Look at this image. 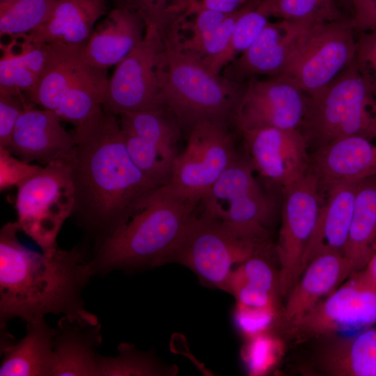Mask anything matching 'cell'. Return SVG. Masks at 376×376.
Wrapping results in <instances>:
<instances>
[{
  "instance_id": "cell-1",
  "label": "cell",
  "mask_w": 376,
  "mask_h": 376,
  "mask_svg": "<svg viewBox=\"0 0 376 376\" xmlns=\"http://www.w3.org/2000/svg\"><path fill=\"white\" fill-rule=\"evenodd\" d=\"M72 134L75 144L68 163L75 200L70 217L93 252L160 186L132 160L116 115L102 108Z\"/></svg>"
},
{
  "instance_id": "cell-2",
  "label": "cell",
  "mask_w": 376,
  "mask_h": 376,
  "mask_svg": "<svg viewBox=\"0 0 376 376\" xmlns=\"http://www.w3.org/2000/svg\"><path fill=\"white\" fill-rule=\"evenodd\" d=\"M17 221L0 230V329L20 318L29 323L54 315H86L84 289L93 276L84 244L52 255L33 251L17 238Z\"/></svg>"
},
{
  "instance_id": "cell-3",
  "label": "cell",
  "mask_w": 376,
  "mask_h": 376,
  "mask_svg": "<svg viewBox=\"0 0 376 376\" xmlns=\"http://www.w3.org/2000/svg\"><path fill=\"white\" fill-rule=\"evenodd\" d=\"M201 199L170 185L157 187L121 228L92 252L93 275L167 263Z\"/></svg>"
},
{
  "instance_id": "cell-4",
  "label": "cell",
  "mask_w": 376,
  "mask_h": 376,
  "mask_svg": "<svg viewBox=\"0 0 376 376\" xmlns=\"http://www.w3.org/2000/svg\"><path fill=\"white\" fill-rule=\"evenodd\" d=\"M164 40L159 71L162 106L181 127L189 130L203 121L234 123L247 81L211 73L201 61L179 47L171 29L164 33Z\"/></svg>"
},
{
  "instance_id": "cell-5",
  "label": "cell",
  "mask_w": 376,
  "mask_h": 376,
  "mask_svg": "<svg viewBox=\"0 0 376 376\" xmlns=\"http://www.w3.org/2000/svg\"><path fill=\"white\" fill-rule=\"evenodd\" d=\"M47 45L45 69L35 88L28 93L29 98L78 127L102 107L109 81L107 70L86 60V43Z\"/></svg>"
},
{
  "instance_id": "cell-6",
  "label": "cell",
  "mask_w": 376,
  "mask_h": 376,
  "mask_svg": "<svg viewBox=\"0 0 376 376\" xmlns=\"http://www.w3.org/2000/svg\"><path fill=\"white\" fill-rule=\"evenodd\" d=\"M299 130L315 149L338 138L376 141V97L354 61L318 95L309 97Z\"/></svg>"
},
{
  "instance_id": "cell-7",
  "label": "cell",
  "mask_w": 376,
  "mask_h": 376,
  "mask_svg": "<svg viewBox=\"0 0 376 376\" xmlns=\"http://www.w3.org/2000/svg\"><path fill=\"white\" fill-rule=\"evenodd\" d=\"M260 245L198 205L167 263H180L191 269L203 285L225 291L233 266L248 259Z\"/></svg>"
},
{
  "instance_id": "cell-8",
  "label": "cell",
  "mask_w": 376,
  "mask_h": 376,
  "mask_svg": "<svg viewBox=\"0 0 376 376\" xmlns=\"http://www.w3.org/2000/svg\"><path fill=\"white\" fill-rule=\"evenodd\" d=\"M17 187L16 221L20 231L31 238L42 253L52 255L58 248L57 236L74 207L70 166L54 162L39 166Z\"/></svg>"
},
{
  "instance_id": "cell-9",
  "label": "cell",
  "mask_w": 376,
  "mask_h": 376,
  "mask_svg": "<svg viewBox=\"0 0 376 376\" xmlns=\"http://www.w3.org/2000/svg\"><path fill=\"white\" fill-rule=\"evenodd\" d=\"M254 172L247 157L237 154L203 197L200 207L245 238L262 244L270 242L269 225L274 205L260 188Z\"/></svg>"
},
{
  "instance_id": "cell-10",
  "label": "cell",
  "mask_w": 376,
  "mask_h": 376,
  "mask_svg": "<svg viewBox=\"0 0 376 376\" xmlns=\"http://www.w3.org/2000/svg\"><path fill=\"white\" fill-rule=\"evenodd\" d=\"M355 31L352 17L311 24L279 76L294 83L309 97L318 95L354 61Z\"/></svg>"
},
{
  "instance_id": "cell-11",
  "label": "cell",
  "mask_w": 376,
  "mask_h": 376,
  "mask_svg": "<svg viewBox=\"0 0 376 376\" xmlns=\"http://www.w3.org/2000/svg\"><path fill=\"white\" fill-rule=\"evenodd\" d=\"M164 35L148 26L143 40L116 67L109 79L104 110L116 116L162 107L159 71Z\"/></svg>"
},
{
  "instance_id": "cell-12",
  "label": "cell",
  "mask_w": 376,
  "mask_h": 376,
  "mask_svg": "<svg viewBox=\"0 0 376 376\" xmlns=\"http://www.w3.org/2000/svg\"><path fill=\"white\" fill-rule=\"evenodd\" d=\"M376 326V288L362 270L350 275L288 330L297 340L354 334Z\"/></svg>"
},
{
  "instance_id": "cell-13",
  "label": "cell",
  "mask_w": 376,
  "mask_h": 376,
  "mask_svg": "<svg viewBox=\"0 0 376 376\" xmlns=\"http://www.w3.org/2000/svg\"><path fill=\"white\" fill-rule=\"evenodd\" d=\"M281 191V225L275 248L280 295L286 297L302 273L304 254L315 227L323 194L309 171Z\"/></svg>"
},
{
  "instance_id": "cell-14",
  "label": "cell",
  "mask_w": 376,
  "mask_h": 376,
  "mask_svg": "<svg viewBox=\"0 0 376 376\" xmlns=\"http://www.w3.org/2000/svg\"><path fill=\"white\" fill-rule=\"evenodd\" d=\"M228 126L211 121L193 126L185 148L175 159L169 185L203 198L237 155Z\"/></svg>"
},
{
  "instance_id": "cell-15",
  "label": "cell",
  "mask_w": 376,
  "mask_h": 376,
  "mask_svg": "<svg viewBox=\"0 0 376 376\" xmlns=\"http://www.w3.org/2000/svg\"><path fill=\"white\" fill-rule=\"evenodd\" d=\"M246 157L254 171L281 189L308 171V144L299 129L264 127L240 130Z\"/></svg>"
},
{
  "instance_id": "cell-16",
  "label": "cell",
  "mask_w": 376,
  "mask_h": 376,
  "mask_svg": "<svg viewBox=\"0 0 376 376\" xmlns=\"http://www.w3.org/2000/svg\"><path fill=\"white\" fill-rule=\"evenodd\" d=\"M308 95L281 76L247 81L234 124L238 130L264 127L299 129L305 118Z\"/></svg>"
},
{
  "instance_id": "cell-17",
  "label": "cell",
  "mask_w": 376,
  "mask_h": 376,
  "mask_svg": "<svg viewBox=\"0 0 376 376\" xmlns=\"http://www.w3.org/2000/svg\"><path fill=\"white\" fill-rule=\"evenodd\" d=\"M311 24L285 19L269 21L251 46L223 69L222 76L243 83L258 75H281Z\"/></svg>"
},
{
  "instance_id": "cell-18",
  "label": "cell",
  "mask_w": 376,
  "mask_h": 376,
  "mask_svg": "<svg viewBox=\"0 0 376 376\" xmlns=\"http://www.w3.org/2000/svg\"><path fill=\"white\" fill-rule=\"evenodd\" d=\"M61 121L51 110L28 106L20 114L5 149L29 164H68L75 142L73 134L66 131Z\"/></svg>"
},
{
  "instance_id": "cell-19",
  "label": "cell",
  "mask_w": 376,
  "mask_h": 376,
  "mask_svg": "<svg viewBox=\"0 0 376 376\" xmlns=\"http://www.w3.org/2000/svg\"><path fill=\"white\" fill-rule=\"evenodd\" d=\"M309 171L321 191L376 175V143L360 136L334 139L310 155Z\"/></svg>"
},
{
  "instance_id": "cell-20",
  "label": "cell",
  "mask_w": 376,
  "mask_h": 376,
  "mask_svg": "<svg viewBox=\"0 0 376 376\" xmlns=\"http://www.w3.org/2000/svg\"><path fill=\"white\" fill-rule=\"evenodd\" d=\"M102 342L101 324L96 315H64L54 338L53 376H97Z\"/></svg>"
},
{
  "instance_id": "cell-21",
  "label": "cell",
  "mask_w": 376,
  "mask_h": 376,
  "mask_svg": "<svg viewBox=\"0 0 376 376\" xmlns=\"http://www.w3.org/2000/svg\"><path fill=\"white\" fill-rule=\"evenodd\" d=\"M359 182L331 187L323 191L315 229L302 260V272L315 257L324 253L344 256Z\"/></svg>"
},
{
  "instance_id": "cell-22",
  "label": "cell",
  "mask_w": 376,
  "mask_h": 376,
  "mask_svg": "<svg viewBox=\"0 0 376 376\" xmlns=\"http://www.w3.org/2000/svg\"><path fill=\"white\" fill-rule=\"evenodd\" d=\"M347 277L346 261L340 254H322L308 263L280 313L287 331Z\"/></svg>"
},
{
  "instance_id": "cell-23",
  "label": "cell",
  "mask_w": 376,
  "mask_h": 376,
  "mask_svg": "<svg viewBox=\"0 0 376 376\" xmlns=\"http://www.w3.org/2000/svg\"><path fill=\"white\" fill-rule=\"evenodd\" d=\"M146 29L138 13L115 7L93 30L85 45L86 60L101 69L116 66L143 40Z\"/></svg>"
},
{
  "instance_id": "cell-24",
  "label": "cell",
  "mask_w": 376,
  "mask_h": 376,
  "mask_svg": "<svg viewBox=\"0 0 376 376\" xmlns=\"http://www.w3.org/2000/svg\"><path fill=\"white\" fill-rule=\"evenodd\" d=\"M107 0H57L49 18L28 34L34 44L86 43L96 22L107 11Z\"/></svg>"
},
{
  "instance_id": "cell-25",
  "label": "cell",
  "mask_w": 376,
  "mask_h": 376,
  "mask_svg": "<svg viewBox=\"0 0 376 376\" xmlns=\"http://www.w3.org/2000/svg\"><path fill=\"white\" fill-rule=\"evenodd\" d=\"M26 325V333L19 341L1 349V376H53L55 368L54 338L56 328L45 317Z\"/></svg>"
},
{
  "instance_id": "cell-26",
  "label": "cell",
  "mask_w": 376,
  "mask_h": 376,
  "mask_svg": "<svg viewBox=\"0 0 376 376\" xmlns=\"http://www.w3.org/2000/svg\"><path fill=\"white\" fill-rule=\"evenodd\" d=\"M319 352L320 372L332 376H376V326L348 336H331Z\"/></svg>"
},
{
  "instance_id": "cell-27",
  "label": "cell",
  "mask_w": 376,
  "mask_h": 376,
  "mask_svg": "<svg viewBox=\"0 0 376 376\" xmlns=\"http://www.w3.org/2000/svg\"><path fill=\"white\" fill-rule=\"evenodd\" d=\"M0 95L30 93L38 84L48 56L47 44H34L22 36L1 42Z\"/></svg>"
},
{
  "instance_id": "cell-28",
  "label": "cell",
  "mask_w": 376,
  "mask_h": 376,
  "mask_svg": "<svg viewBox=\"0 0 376 376\" xmlns=\"http://www.w3.org/2000/svg\"><path fill=\"white\" fill-rule=\"evenodd\" d=\"M376 241V175L361 180L357 188L351 225L344 251L348 276L363 269Z\"/></svg>"
},
{
  "instance_id": "cell-29",
  "label": "cell",
  "mask_w": 376,
  "mask_h": 376,
  "mask_svg": "<svg viewBox=\"0 0 376 376\" xmlns=\"http://www.w3.org/2000/svg\"><path fill=\"white\" fill-rule=\"evenodd\" d=\"M118 116L122 130L141 137L174 164L181 127L167 108L123 113Z\"/></svg>"
},
{
  "instance_id": "cell-30",
  "label": "cell",
  "mask_w": 376,
  "mask_h": 376,
  "mask_svg": "<svg viewBox=\"0 0 376 376\" xmlns=\"http://www.w3.org/2000/svg\"><path fill=\"white\" fill-rule=\"evenodd\" d=\"M341 1L261 0L257 8L269 18L312 24L327 23L350 17L345 14Z\"/></svg>"
},
{
  "instance_id": "cell-31",
  "label": "cell",
  "mask_w": 376,
  "mask_h": 376,
  "mask_svg": "<svg viewBox=\"0 0 376 376\" xmlns=\"http://www.w3.org/2000/svg\"><path fill=\"white\" fill-rule=\"evenodd\" d=\"M115 357L100 355L97 376H160L176 373L175 368L163 365L151 352L137 350L128 343L118 346Z\"/></svg>"
},
{
  "instance_id": "cell-32",
  "label": "cell",
  "mask_w": 376,
  "mask_h": 376,
  "mask_svg": "<svg viewBox=\"0 0 376 376\" xmlns=\"http://www.w3.org/2000/svg\"><path fill=\"white\" fill-rule=\"evenodd\" d=\"M57 0L0 1V35H26L50 16Z\"/></svg>"
},
{
  "instance_id": "cell-33",
  "label": "cell",
  "mask_w": 376,
  "mask_h": 376,
  "mask_svg": "<svg viewBox=\"0 0 376 376\" xmlns=\"http://www.w3.org/2000/svg\"><path fill=\"white\" fill-rule=\"evenodd\" d=\"M272 249L270 242L259 246L248 259L233 269L225 291L230 293L237 287L247 285L280 295L279 272L268 257Z\"/></svg>"
},
{
  "instance_id": "cell-34",
  "label": "cell",
  "mask_w": 376,
  "mask_h": 376,
  "mask_svg": "<svg viewBox=\"0 0 376 376\" xmlns=\"http://www.w3.org/2000/svg\"><path fill=\"white\" fill-rule=\"evenodd\" d=\"M258 4L230 13L219 25L197 34L180 36L175 24L171 27V29L179 47L204 64L219 55L225 49L239 17L248 9Z\"/></svg>"
},
{
  "instance_id": "cell-35",
  "label": "cell",
  "mask_w": 376,
  "mask_h": 376,
  "mask_svg": "<svg viewBox=\"0 0 376 376\" xmlns=\"http://www.w3.org/2000/svg\"><path fill=\"white\" fill-rule=\"evenodd\" d=\"M257 6L250 8L239 17L225 49L203 64L211 73L220 75L228 63L251 46L269 21V17L258 10Z\"/></svg>"
},
{
  "instance_id": "cell-36",
  "label": "cell",
  "mask_w": 376,
  "mask_h": 376,
  "mask_svg": "<svg viewBox=\"0 0 376 376\" xmlns=\"http://www.w3.org/2000/svg\"><path fill=\"white\" fill-rule=\"evenodd\" d=\"M116 8L138 13L146 26L158 29L164 34L185 14L191 0H112Z\"/></svg>"
},
{
  "instance_id": "cell-37",
  "label": "cell",
  "mask_w": 376,
  "mask_h": 376,
  "mask_svg": "<svg viewBox=\"0 0 376 376\" xmlns=\"http://www.w3.org/2000/svg\"><path fill=\"white\" fill-rule=\"evenodd\" d=\"M283 352V341L269 331L249 338L243 357L250 375H262L278 363Z\"/></svg>"
},
{
  "instance_id": "cell-38",
  "label": "cell",
  "mask_w": 376,
  "mask_h": 376,
  "mask_svg": "<svg viewBox=\"0 0 376 376\" xmlns=\"http://www.w3.org/2000/svg\"><path fill=\"white\" fill-rule=\"evenodd\" d=\"M279 315L278 308H251L237 304L234 319L237 329L249 339L269 332Z\"/></svg>"
},
{
  "instance_id": "cell-39",
  "label": "cell",
  "mask_w": 376,
  "mask_h": 376,
  "mask_svg": "<svg viewBox=\"0 0 376 376\" xmlns=\"http://www.w3.org/2000/svg\"><path fill=\"white\" fill-rule=\"evenodd\" d=\"M355 63L364 83L376 97V29L359 31Z\"/></svg>"
},
{
  "instance_id": "cell-40",
  "label": "cell",
  "mask_w": 376,
  "mask_h": 376,
  "mask_svg": "<svg viewBox=\"0 0 376 376\" xmlns=\"http://www.w3.org/2000/svg\"><path fill=\"white\" fill-rule=\"evenodd\" d=\"M28 106L22 95H0V147H7L20 114Z\"/></svg>"
},
{
  "instance_id": "cell-41",
  "label": "cell",
  "mask_w": 376,
  "mask_h": 376,
  "mask_svg": "<svg viewBox=\"0 0 376 376\" xmlns=\"http://www.w3.org/2000/svg\"><path fill=\"white\" fill-rule=\"evenodd\" d=\"M1 188L15 185L36 171L39 166L15 159L6 149L0 147Z\"/></svg>"
},
{
  "instance_id": "cell-42",
  "label": "cell",
  "mask_w": 376,
  "mask_h": 376,
  "mask_svg": "<svg viewBox=\"0 0 376 376\" xmlns=\"http://www.w3.org/2000/svg\"><path fill=\"white\" fill-rule=\"evenodd\" d=\"M261 0H191L190 5L183 17L191 15L199 10H212L224 13H232Z\"/></svg>"
},
{
  "instance_id": "cell-43",
  "label": "cell",
  "mask_w": 376,
  "mask_h": 376,
  "mask_svg": "<svg viewBox=\"0 0 376 376\" xmlns=\"http://www.w3.org/2000/svg\"><path fill=\"white\" fill-rule=\"evenodd\" d=\"M356 31L376 29V0H350Z\"/></svg>"
},
{
  "instance_id": "cell-44",
  "label": "cell",
  "mask_w": 376,
  "mask_h": 376,
  "mask_svg": "<svg viewBox=\"0 0 376 376\" xmlns=\"http://www.w3.org/2000/svg\"><path fill=\"white\" fill-rule=\"evenodd\" d=\"M361 270L367 280L376 288V242L370 258Z\"/></svg>"
},
{
  "instance_id": "cell-45",
  "label": "cell",
  "mask_w": 376,
  "mask_h": 376,
  "mask_svg": "<svg viewBox=\"0 0 376 376\" xmlns=\"http://www.w3.org/2000/svg\"><path fill=\"white\" fill-rule=\"evenodd\" d=\"M0 1H6V0H0Z\"/></svg>"
},
{
  "instance_id": "cell-46",
  "label": "cell",
  "mask_w": 376,
  "mask_h": 376,
  "mask_svg": "<svg viewBox=\"0 0 376 376\" xmlns=\"http://www.w3.org/2000/svg\"><path fill=\"white\" fill-rule=\"evenodd\" d=\"M348 1H349V2H350V0H348Z\"/></svg>"
},
{
  "instance_id": "cell-47",
  "label": "cell",
  "mask_w": 376,
  "mask_h": 376,
  "mask_svg": "<svg viewBox=\"0 0 376 376\" xmlns=\"http://www.w3.org/2000/svg\"><path fill=\"white\" fill-rule=\"evenodd\" d=\"M375 242H376V241H375Z\"/></svg>"
}]
</instances>
